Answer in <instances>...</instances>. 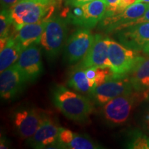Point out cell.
I'll return each mask as SVG.
<instances>
[{"label":"cell","instance_id":"obj_1","mask_svg":"<svg viewBox=\"0 0 149 149\" xmlns=\"http://www.w3.org/2000/svg\"><path fill=\"white\" fill-rule=\"evenodd\" d=\"M52 101L65 117L77 122H85L93 111L88 97L68 89L64 86L56 85L51 91Z\"/></svg>","mask_w":149,"mask_h":149},{"label":"cell","instance_id":"obj_2","mask_svg":"<svg viewBox=\"0 0 149 149\" xmlns=\"http://www.w3.org/2000/svg\"><path fill=\"white\" fill-rule=\"evenodd\" d=\"M146 100V95L135 91L112 99L102 107L104 120L111 126L123 125L129 120L135 106Z\"/></svg>","mask_w":149,"mask_h":149},{"label":"cell","instance_id":"obj_3","mask_svg":"<svg viewBox=\"0 0 149 149\" xmlns=\"http://www.w3.org/2000/svg\"><path fill=\"white\" fill-rule=\"evenodd\" d=\"M54 2L48 4L21 0L9 9L13 26L17 31L26 24L46 21L52 15Z\"/></svg>","mask_w":149,"mask_h":149},{"label":"cell","instance_id":"obj_4","mask_svg":"<svg viewBox=\"0 0 149 149\" xmlns=\"http://www.w3.org/2000/svg\"><path fill=\"white\" fill-rule=\"evenodd\" d=\"M67 24L64 18L59 16L50 17L46 22L40 44L49 60H55L64 47L68 33Z\"/></svg>","mask_w":149,"mask_h":149},{"label":"cell","instance_id":"obj_5","mask_svg":"<svg viewBox=\"0 0 149 149\" xmlns=\"http://www.w3.org/2000/svg\"><path fill=\"white\" fill-rule=\"evenodd\" d=\"M137 51L125 47L120 43L110 39L109 44V68L115 77H125L140 60Z\"/></svg>","mask_w":149,"mask_h":149},{"label":"cell","instance_id":"obj_6","mask_svg":"<svg viewBox=\"0 0 149 149\" xmlns=\"http://www.w3.org/2000/svg\"><path fill=\"white\" fill-rule=\"evenodd\" d=\"M46 115L35 107H19L12 115L14 129L22 139H29L37 131Z\"/></svg>","mask_w":149,"mask_h":149},{"label":"cell","instance_id":"obj_7","mask_svg":"<svg viewBox=\"0 0 149 149\" xmlns=\"http://www.w3.org/2000/svg\"><path fill=\"white\" fill-rule=\"evenodd\" d=\"M95 36L88 29L82 28L72 33L64 45V60L68 64H74L86 57L94 42Z\"/></svg>","mask_w":149,"mask_h":149},{"label":"cell","instance_id":"obj_8","mask_svg":"<svg viewBox=\"0 0 149 149\" xmlns=\"http://www.w3.org/2000/svg\"><path fill=\"white\" fill-rule=\"evenodd\" d=\"M133 91L128 76L115 77L112 74L105 82L96 87L90 96L97 105L102 106L112 99Z\"/></svg>","mask_w":149,"mask_h":149},{"label":"cell","instance_id":"obj_9","mask_svg":"<svg viewBox=\"0 0 149 149\" xmlns=\"http://www.w3.org/2000/svg\"><path fill=\"white\" fill-rule=\"evenodd\" d=\"M61 128L46 114L34 135L28 139L27 143L33 148H60L59 135Z\"/></svg>","mask_w":149,"mask_h":149},{"label":"cell","instance_id":"obj_10","mask_svg":"<svg viewBox=\"0 0 149 149\" xmlns=\"http://www.w3.org/2000/svg\"><path fill=\"white\" fill-rule=\"evenodd\" d=\"M119 43L135 51H143L149 43V22L129 26L115 32Z\"/></svg>","mask_w":149,"mask_h":149},{"label":"cell","instance_id":"obj_11","mask_svg":"<svg viewBox=\"0 0 149 149\" xmlns=\"http://www.w3.org/2000/svg\"><path fill=\"white\" fill-rule=\"evenodd\" d=\"M148 8L149 3H134L120 13L104 17L100 22V27L107 33L115 32L122 29L129 22L137 19L144 15Z\"/></svg>","mask_w":149,"mask_h":149},{"label":"cell","instance_id":"obj_12","mask_svg":"<svg viewBox=\"0 0 149 149\" xmlns=\"http://www.w3.org/2000/svg\"><path fill=\"white\" fill-rule=\"evenodd\" d=\"M28 82L38 79L43 71L40 48L35 44L23 50L15 63Z\"/></svg>","mask_w":149,"mask_h":149},{"label":"cell","instance_id":"obj_13","mask_svg":"<svg viewBox=\"0 0 149 149\" xmlns=\"http://www.w3.org/2000/svg\"><path fill=\"white\" fill-rule=\"evenodd\" d=\"M28 83L16 64L1 72L0 95L4 100H13L21 93Z\"/></svg>","mask_w":149,"mask_h":149},{"label":"cell","instance_id":"obj_14","mask_svg":"<svg viewBox=\"0 0 149 149\" xmlns=\"http://www.w3.org/2000/svg\"><path fill=\"white\" fill-rule=\"evenodd\" d=\"M109 37L102 34L95 35L93 45L80 65L84 68H109Z\"/></svg>","mask_w":149,"mask_h":149},{"label":"cell","instance_id":"obj_15","mask_svg":"<svg viewBox=\"0 0 149 149\" xmlns=\"http://www.w3.org/2000/svg\"><path fill=\"white\" fill-rule=\"evenodd\" d=\"M60 148L98 149L102 147L93 141L90 137L74 133L70 130L61 128L59 135Z\"/></svg>","mask_w":149,"mask_h":149},{"label":"cell","instance_id":"obj_16","mask_svg":"<svg viewBox=\"0 0 149 149\" xmlns=\"http://www.w3.org/2000/svg\"><path fill=\"white\" fill-rule=\"evenodd\" d=\"M134 91L146 95L149 94V57H142L128 74Z\"/></svg>","mask_w":149,"mask_h":149},{"label":"cell","instance_id":"obj_17","mask_svg":"<svg viewBox=\"0 0 149 149\" xmlns=\"http://www.w3.org/2000/svg\"><path fill=\"white\" fill-rule=\"evenodd\" d=\"M46 22L42 21L34 24H26L17 30L15 38L21 44L24 50L33 44H39L46 26Z\"/></svg>","mask_w":149,"mask_h":149},{"label":"cell","instance_id":"obj_18","mask_svg":"<svg viewBox=\"0 0 149 149\" xmlns=\"http://www.w3.org/2000/svg\"><path fill=\"white\" fill-rule=\"evenodd\" d=\"M84 11L83 27L94 28L105 15L107 4L104 0H93L81 6Z\"/></svg>","mask_w":149,"mask_h":149},{"label":"cell","instance_id":"obj_19","mask_svg":"<svg viewBox=\"0 0 149 149\" xmlns=\"http://www.w3.org/2000/svg\"><path fill=\"white\" fill-rule=\"evenodd\" d=\"M23 48L14 37H9L0 53V71L3 72L17 61Z\"/></svg>","mask_w":149,"mask_h":149},{"label":"cell","instance_id":"obj_20","mask_svg":"<svg viewBox=\"0 0 149 149\" xmlns=\"http://www.w3.org/2000/svg\"><path fill=\"white\" fill-rule=\"evenodd\" d=\"M86 68L79 64L70 72L68 86L78 92L91 95L93 89L86 74Z\"/></svg>","mask_w":149,"mask_h":149},{"label":"cell","instance_id":"obj_21","mask_svg":"<svg viewBox=\"0 0 149 149\" xmlns=\"http://www.w3.org/2000/svg\"><path fill=\"white\" fill-rule=\"evenodd\" d=\"M126 137V148L149 149V135L144 130L139 129L130 130Z\"/></svg>","mask_w":149,"mask_h":149},{"label":"cell","instance_id":"obj_22","mask_svg":"<svg viewBox=\"0 0 149 149\" xmlns=\"http://www.w3.org/2000/svg\"><path fill=\"white\" fill-rule=\"evenodd\" d=\"M61 13V17L66 20L68 23L83 27L84 11L81 6L66 5Z\"/></svg>","mask_w":149,"mask_h":149},{"label":"cell","instance_id":"obj_23","mask_svg":"<svg viewBox=\"0 0 149 149\" xmlns=\"http://www.w3.org/2000/svg\"><path fill=\"white\" fill-rule=\"evenodd\" d=\"M13 25L9 9H1L0 13V38H8L10 26Z\"/></svg>","mask_w":149,"mask_h":149},{"label":"cell","instance_id":"obj_24","mask_svg":"<svg viewBox=\"0 0 149 149\" xmlns=\"http://www.w3.org/2000/svg\"><path fill=\"white\" fill-rule=\"evenodd\" d=\"M139 122L145 133L149 135V100H145L139 113Z\"/></svg>","mask_w":149,"mask_h":149},{"label":"cell","instance_id":"obj_25","mask_svg":"<svg viewBox=\"0 0 149 149\" xmlns=\"http://www.w3.org/2000/svg\"><path fill=\"white\" fill-rule=\"evenodd\" d=\"M113 74L109 68H96V76L95 79V88L105 82Z\"/></svg>","mask_w":149,"mask_h":149},{"label":"cell","instance_id":"obj_26","mask_svg":"<svg viewBox=\"0 0 149 149\" xmlns=\"http://www.w3.org/2000/svg\"><path fill=\"white\" fill-rule=\"evenodd\" d=\"M104 1L107 4V10H106L104 17L117 14V9H118L120 0H104Z\"/></svg>","mask_w":149,"mask_h":149},{"label":"cell","instance_id":"obj_27","mask_svg":"<svg viewBox=\"0 0 149 149\" xmlns=\"http://www.w3.org/2000/svg\"><path fill=\"white\" fill-rule=\"evenodd\" d=\"M139 1L140 0H120L118 9H117V14L123 12L126 8H127L128 7L130 6L134 3L139 2Z\"/></svg>","mask_w":149,"mask_h":149},{"label":"cell","instance_id":"obj_28","mask_svg":"<svg viewBox=\"0 0 149 149\" xmlns=\"http://www.w3.org/2000/svg\"><path fill=\"white\" fill-rule=\"evenodd\" d=\"M144 22H149V8L146 11V13L144 14V15L141 16V17L137 19L134 20V21H132L129 22V23H128L127 24H126L122 29H124V28H126L127 26H129L135 25V24H140V23H144Z\"/></svg>","mask_w":149,"mask_h":149},{"label":"cell","instance_id":"obj_29","mask_svg":"<svg viewBox=\"0 0 149 149\" xmlns=\"http://www.w3.org/2000/svg\"><path fill=\"white\" fill-rule=\"evenodd\" d=\"M21 0H1V9H10Z\"/></svg>","mask_w":149,"mask_h":149},{"label":"cell","instance_id":"obj_30","mask_svg":"<svg viewBox=\"0 0 149 149\" xmlns=\"http://www.w3.org/2000/svg\"><path fill=\"white\" fill-rule=\"evenodd\" d=\"M92 1L93 0H66L65 3H66V5L82 6Z\"/></svg>","mask_w":149,"mask_h":149},{"label":"cell","instance_id":"obj_31","mask_svg":"<svg viewBox=\"0 0 149 149\" xmlns=\"http://www.w3.org/2000/svg\"><path fill=\"white\" fill-rule=\"evenodd\" d=\"M9 144L8 140L5 137H1V144H0V148L1 149H5L8 148Z\"/></svg>","mask_w":149,"mask_h":149},{"label":"cell","instance_id":"obj_32","mask_svg":"<svg viewBox=\"0 0 149 149\" xmlns=\"http://www.w3.org/2000/svg\"><path fill=\"white\" fill-rule=\"evenodd\" d=\"M23 1H33V2L43 3V4H48V3L53 2V0H23Z\"/></svg>","mask_w":149,"mask_h":149},{"label":"cell","instance_id":"obj_33","mask_svg":"<svg viewBox=\"0 0 149 149\" xmlns=\"http://www.w3.org/2000/svg\"><path fill=\"white\" fill-rule=\"evenodd\" d=\"M143 52H144V53L146 54V55H149V43L145 46L144 49H143Z\"/></svg>","mask_w":149,"mask_h":149},{"label":"cell","instance_id":"obj_34","mask_svg":"<svg viewBox=\"0 0 149 149\" xmlns=\"http://www.w3.org/2000/svg\"><path fill=\"white\" fill-rule=\"evenodd\" d=\"M139 2H145V3H149V0H140Z\"/></svg>","mask_w":149,"mask_h":149},{"label":"cell","instance_id":"obj_35","mask_svg":"<svg viewBox=\"0 0 149 149\" xmlns=\"http://www.w3.org/2000/svg\"><path fill=\"white\" fill-rule=\"evenodd\" d=\"M146 100H149V94H148V98H147Z\"/></svg>","mask_w":149,"mask_h":149}]
</instances>
